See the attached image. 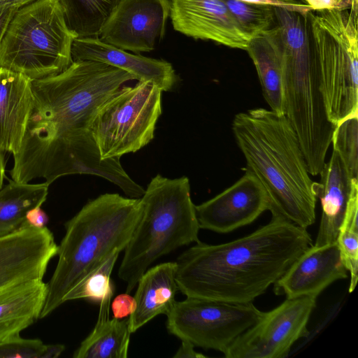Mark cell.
<instances>
[{"instance_id":"cell-1","label":"cell","mask_w":358,"mask_h":358,"mask_svg":"<svg viewBox=\"0 0 358 358\" xmlns=\"http://www.w3.org/2000/svg\"><path fill=\"white\" fill-rule=\"evenodd\" d=\"M313 245L306 229L282 218L233 241L196 243L176 261V280L185 296L252 302Z\"/></svg>"},{"instance_id":"cell-2","label":"cell","mask_w":358,"mask_h":358,"mask_svg":"<svg viewBox=\"0 0 358 358\" xmlns=\"http://www.w3.org/2000/svg\"><path fill=\"white\" fill-rule=\"evenodd\" d=\"M236 141L252 172L265 189L272 217L307 229L315 222L314 182L297 136L283 114L255 108L236 114Z\"/></svg>"},{"instance_id":"cell-3","label":"cell","mask_w":358,"mask_h":358,"mask_svg":"<svg viewBox=\"0 0 358 358\" xmlns=\"http://www.w3.org/2000/svg\"><path fill=\"white\" fill-rule=\"evenodd\" d=\"M275 16L274 25L265 31L280 59L285 115L297 136L308 169L318 171L325 164L336 126L326 111L308 12L275 6Z\"/></svg>"},{"instance_id":"cell-4","label":"cell","mask_w":358,"mask_h":358,"mask_svg":"<svg viewBox=\"0 0 358 358\" xmlns=\"http://www.w3.org/2000/svg\"><path fill=\"white\" fill-rule=\"evenodd\" d=\"M141 214V198L106 193L88 201L65 224L39 319L64 303L66 294L111 255L124 250Z\"/></svg>"},{"instance_id":"cell-5","label":"cell","mask_w":358,"mask_h":358,"mask_svg":"<svg viewBox=\"0 0 358 358\" xmlns=\"http://www.w3.org/2000/svg\"><path fill=\"white\" fill-rule=\"evenodd\" d=\"M141 201V217L124 248L118 270L129 294L157 259L181 246L201 242L187 177L170 179L157 175Z\"/></svg>"},{"instance_id":"cell-6","label":"cell","mask_w":358,"mask_h":358,"mask_svg":"<svg viewBox=\"0 0 358 358\" xmlns=\"http://www.w3.org/2000/svg\"><path fill=\"white\" fill-rule=\"evenodd\" d=\"M76 35L58 0H36L19 8L0 43V67L37 80L57 75L73 62Z\"/></svg>"},{"instance_id":"cell-7","label":"cell","mask_w":358,"mask_h":358,"mask_svg":"<svg viewBox=\"0 0 358 358\" xmlns=\"http://www.w3.org/2000/svg\"><path fill=\"white\" fill-rule=\"evenodd\" d=\"M326 111L336 126L357 115L358 15L350 9L308 12Z\"/></svg>"},{"instance_id":"cell-8","label":"cell","mask_w":358,"mask_h":358,"mask_svg":"<svg viewBox=\"0 0 358 358\" xmlns=\"http://www.w3.org/2000/svg\"><path fill=\"white\" fill-rule=\"evenodd\" d=\"M162 91L150 82L121 87L98 109L90 130L103 159L135 152L154 138Z\"/></svg>"},{"instance_id":"cell-9","label":"cell","mask_w":358,"mask_h":358,"mask_svg":"<svg viewBox=\"0 0 358 358\" xmlns=\"http://www.w3.org/2000/svg\"><path fill=\"white\" fill-rule=\"evenodd\" d=\"M262 313L252 302L187 296L176 301L166 315V328L170 334L194 346L224 353L240 334L258 321Z\"/></svg>"},{"instance_id":"cell-10","label":"cell","mask_w":358,"mask_h":358,"mask_svg":"<svg viewBox=\"0 0 358 358\" xmlns=\"http://www.w3.org/2000/svg\"><path fill=\"white\" fill-rule=\"evenodd\" d=\"M316 298H287L263 312L258 321L240 334L224 352L227 358H284L299 339L308 335V322Z\"/></svg>"},{"instance_id":"cell-11","label":"cell","mask_w":358,"mask_h":358,"mask_svg":"<svg viewBox=\"0 0 358 358\" xmlns=\"http://www.w3.org/2000/svg\"><path fill=\"white\" fill-rule=\"evenodd\" d=\"M170 10L169 0H120L99 38L135 54L150 52L164 36Z\"/></svg>"},{"instance_id":"cell-12","label":"cell","mask_w":358,"mask_h":358,"mask_svg":"<svg viewBox=\"0 0 358 358\" xmlns=\"http://www.w3.org/2000/svg\"><path fill=\"white\" fill-rule=\"evenodd\" d=\"M269 208L265 189L255 175L245 169L234 185L195 206V210L200 229L228 233L252 222Z\"/></svg>"},{"instance_id":"cell-13","label":"cell","mask_w":358,"mask_h":358,"mask_svg":"<svg viewBox=\"0 0 358 358\" xmlns=\"http://www.w3.org/2000/svg\"><path fill=\"white\" fill-rule=\"evenodd\" d=\"M57 250L46 227L35 228L26 221L20 229L0 238V292L26 281L43 280Z\"/></svg>"},{"instance_id":"cell-14","label":"cell","mask_w":358,"mask_h":358,"mask_svg":"<svg viewBox=\"0 0 358 358\" xmlns=\"http://www.w3.org/2000/svg\"><path fill=\"white\" fill-rule=\"evenodd\" d=\"M173 28L196 39L245 50L252 38L222 0H171Z\"/></svg>"},{"instance_id":"cell-15","label":"cell","mask_w":358,"mask_h":358,"mask_svg":"<svg viewBox=\"0 0 358 358\" xmlns=\"http://www.w3.org/2000/svg\"><path fill=\"white\" fill-rule=\"evenodd\" d=\"M340 250L335 241L312 245L273 285L276 294L287 298L317 296L334 281L348 277Z\"/></svg>"},{"instance_id":"cell-16","label":"cell","mask_w":358,"mask_h":358,"mask_svg":"<svg viewBox=\"0 0 358 358\" xmlns=\"http://www.w3.org/2000/svg\"><path fill=\"white\" fill-rule=\"evenodd\" d=\"M73 61L92 60L124 70L141 82H150L162 92L173 90L177 76L171 63L131 54L107 44L99 37L76 38L72 44Z\"/></svg>"},{"instance_id":"cell-17","label":"cell","mask_w":358,"mask_h":358,"mask_svg":"<svg viewBox=\"0 0 358 358\" xmlns=\"http://www.w3.org/2000/svg\"><path fill=\"white\" fill-rule=\"evenodd\" d=\"M320 182L313 189L322 206V216L315 245L336 241L339 227L352 199L358 196V180L348 173L338 152L333 150L329 161L324 164Z\"/></svg>"},{"instance_id":"cell-18","label":"cell","mask_w":358,"mask_h":358,"mask_svg":"<svg viewBox=\"0 0 358 358\" xmlns=\"http://www.w3.org/2000/svg\"><path fill=\"white\" fill-rule=\"evenodd\" d=\"M31 80L0 67V147L13 155L20 150L32 103Z\"/></svg>"},{"instance_id":"cell-19","label":"cell","mask_w":358,"mask_h":358,"mask_svg":"<svg viewBox=\"0 0 358 358\" xmlns=\"http://www.w3.org/2000/svg\"><path fill=\"white\" fill-rule=\"evenodd\" d=\"M176 262L157 264L147 269L139 279L134 296L135 308L129 315V329L136 331L156 316L166 315L176 303L178 287Z\"/></svg>"},{"instance_id":"cell-20","label":"cell","mask_w":358,"mask_h":358,"mask_svg":"<svg viewBox=\"0 0 358 358\" xmlns=\"http://www.w3.org/2000/svg\"><path fill=\"white\" fill-rule=\"evenodd\" d=\"M114 292L99 303L97 322L88 336L73 354L74 358H126L131 334L129 320L109 318L111 299Z\"/></svg>"},{"instance_id":"cell-21","label":"cell","mask_w":358,"mask_h":358,"mask_svg":"<svg viewBox=\"0 0 358 358\" xmlns=\"http://www.w3.org/2000/svg\"><path fill=\"white\" fill-rule=\"evenodd\" d=\"M245 50L255 64L265 101L271 110L285 115L281 64L274 43L264 31L250 39Z\"/></svg>"},{"instance_id":"cell-22","label":"cell","mask_w":358,"mask_h":358,"mask_svg":"<svg viewBox=\"0 0 358 358\" xmlns=\"http://www.w3.org/2000/svg\"><path fill=\"white\" fill-rule=\"evenodd\" d=\"M48 183H20L10 180L0 190V238L20 229L27 210L41 206L48 193Z\"/></svg>"},{"instance_id":"cell-23","label":"cell","mask_w":358,"mask_h":358,"mask_svg":"<svg viewBox=\"0 0 358 358\" xmlns=\"http://www.w3.org/2000/svg\"><path fill=\"white\" fill-rule=\"evenodd\" d=\"M48 286L43 280L26 281L0 292V322L39 319Z\"/></svg>"},{"instance_id":"cell-24","label":"cell","mask_w":358,"mask_h":358,"mask_svg":"<svg viewBox=\"0 0 358 358\" xmlns=\"http://www.w3.org/2000/svg\"><path fill=\"white\" fill-rule=\"evenodd\" d=\"M65 22L77 38L99 37L120 0H58Z\"/></svg>"},{"instance_id":"cell-25","label":"cell","mask_w":358,"mask_h":358,"mask_svg":"<svg viewBox=\"0 0 358 358\" xmlns=\"http://www.w3.org/2000/svg\"><path fill=\"white\" fill-rule=\"evenodd\" d=\"M357 212L358 196H356L350 203L336 238L343 265L350 274L349 292L354 291L358 279Z\"/></svg>"},{"instance_id":"cell-26","label":"cell","mask_w":358,"mask_h":358,"mask_svg":"<svg viewBox=\"0 0 358 358\" xmlns=\"http://www.w3.org/2000/svg\"><path fill=\"white\" fill-rule=\"evenodd\" d=\"M242 29L254 37L275 24V6L238 0H222Z\"/></svg>"},{"instance_id":"cell-27","label":"cell","mask_w":358,"mask_h":358,"mask_svg":"<svg viewBox=\"0 0 358 358\" xmlns=\"http://www.w3.org/2000/svg\"><path fill=\"white\" fill-rule=\"evenodd\" d=\"M120 253H115L97 268L88 274L64 296V302L78 299L100 301L108 294L114 292L110 275Z\"/></svg>"},{"instance_id":"cell-28","label":"cell","mask_w":358,"mask_h":358,"mask_svg":"<svg viewBox=\"0 0 358 358\" xmlns=\"http://www.w3.org/2000/svg\"><path fill=\"white\" fill-rule=\"evenodd\" d=\"M331 143L351 177L358 180V115L350 116L336 126Z\"/></svg>"},{"instance_id":"cell-29","label":"cell","mask_w":358,"mask_h":358,"mask_svg":"<svg viewBox=\"0 0 358 358\" xmlns=\"http://www.w3.org/2000/svg\"><path fill=\"white\" fill-rule=\"evenodd\" d=\"M45 348L46 345L39 339L17 335L0 343V358H42Z\"/></svg>"},{"instance_id":"cell-30","label":"cell","mask_w":358,"mask_h":358,"mask_svg":"<svg viewBox=\"0 0 358 358\" xmlns=\"http://www.w3.org/2000/svg\"><path fill=\"white\" fill-rule=\"evenodd\" d=\"M113 317L122 319L129 316L134 310L135 300L129 293L117 296L111 303Z\"/></svg>"},{"instance_id":"cell-31","label":"cell","mask_w":358,"mask_h":358,"mask_svg":"<svg viewBox=\"0 0 358 358\" xmlns=\"http://www.w3.org/2000/svg\"><path fill=\"white\" fill-rule=\"evenodd\" d=\"M32 318H23L0 322V343L15 336L35 322Z\"/></svg>"},{"instance_id":"cell-32","label":"cell","mask_w":358,"mask_h":358,"mask_svg":"<svg viewBox=\"0 0 358 358\" xmlns=\"http://www.w3.org/2000/svg\"><path fill=\"white\" fill-rule=\"evenodd\" d=\"M241 1L253 3H261V4H269L274 6H279L286 8L290 10H296L301 13H307L312 9L306 3L299 0H238Z\"/></svg>"},{"instance_id":"cell-33","label":"cell","mask_w":358,"mask_h":358,"mask_svg":"<svg viewBox=\"0 0 358 358\" xmlns=\"http://www.w3.org/2000/svg\"><path fill=\"white\" fill-rule=\"evenodd\" d=\"M308 5L312 10L337 8L350 9L351 0H300Z\"/></svg>"},{"instance_id":"cell-34","label":"cell","mask_w":358,"mask_h":358,"mask_svg":"<svg viewBox=\"0 0 358 358\" xmlns=\"http://www.w3.org/2000/svg\"><path fill=\"white\" fill-rule=\"evenodd\" d=\"M48 220V215L39 206L29 209L25 215L26 222L35 228L45 227Z\"/></svg>"},{"instance_id":"cell-35","label":"cell","mask_w":358,"mask_h":358,"mask_svg":"<svg viewBox=\"0 0 358 358\" xmlns=\"http://www.w3.org/2000/svg\"><path fill=\"white\" fill-rule=\"evenodd\" d=\"M181 345L173 356L174 358H203L204 355L196 352L194 345L185 340H181Z\"/></svg>"},{"instance_id":"cell-36","label":"cell","mask_w":358,"mask_h":358,"mask_svg":"<svg viewBox=\"0 0 358 358\" xmlns=\"http://www.w3.org/2000/svg\"><path fill=\"white\" fill-rule=\"evenodd\" d=\"M17 10L16 8H0V43L8 24Z\"/></svg>"},{"instance_id":"cell-37","label":"cell","mask_w":358,"mask_h":358,"mask_svg":"<svg viewBox=\"0 0 358 358\" xmlns=\"http://www.w3.org/2000/svg\"><path fill=\"white\" fill-rule=\"evenodd\" d=\"M65 346L61 344L46 345L45 350L42 358L58 357L64 350Z\"/></svg>"},{"instance_id":"cell-38","label":"cell","mask_w":358,"mask_h":358,"mask_svg":"<svg viewBox=\"0 0 358 358\" xmlns=\"http://www.w3.org/2000/svg\"><path fill=\"white\" fill-rule=\"evenodd\" d=\"M36 0H0V8H20Z\"/></svg>"},{"instance_id":"cell-39","label":"cell","mask_w":358,"mask_h":358,"mask_svg":"<svg viewBox=\"0 0 358 358\" xmlns=\"http://www.w3.org/2000/svg\"><path fill=\"white\" fill-rule=\"evenodd\" d=\"M0 147V190L3 188V180L5 178L6 163L5 156Z\"/></svg>"},{"instance_id":"cell-40","label":"cell","mask_w":358,"mask_h":358,"mask_svg":"<svg viewBox=\"0 0 358 358\" xmlns=\"http://www.w3.org/2000/svg\"><path fill=\"white\" fill-rule=\"evenodd\" d=\"M351 2L352 3L350 9L354 12L358 13V0H351Z\"/></svg>"},{"instance_id":"cell-41","label":"cell","mask_w":358,"mask_h":358,"mask_svg":"<svg viewBox=\"0 0 358 358\" xmlns=\"http://www.w3.org/2000/svg\"><path fill=\"white\" fill-rule=\"evenodd\" d=\"M299 1H300V0H299Z\"/></svg>"}]
</instances>
